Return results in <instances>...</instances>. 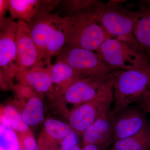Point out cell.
<instances>
[{
	"instance_id": "6da1fadb",
	"label": "cell",
	"mask_w": 150,
	"mask_h": 150,
	"mask_svg": "<svg viewBox=\"0 0 150 150\" xmlns=\"http://www.w3.org/2000/svg\"><path fill=\"white\" fill-rule=\"evenodd\" d=\"M33 38L43 61L51 63L67 44L70 28V17L45 13L38 16L29 24Z\"/></svg>"
},
{
	"instance_id": "7a4b0ae2",
	"label": "cell",
	"mask_w": 150,
	"mask_h": 150,
	"mask_svg": "<svg viewBox=\"0 0 150 150\" xmlns=\"http://www.w3.org/2000/svg\"><path fill=\"white\" fill-rule=\"evenodd\" d=\"M113 91L114 104L110 117L139 103L150 92V64L128 70H115L110 75Z\"/></svg>"
},
{
	"instance_id": "3957f363",
	"label": "cell",
	"mask_w": 150,
	"mask_h": 150,
	"mask_svg": "<svg viewBox=\"0 0 150 150\" xmlns=\"http://www.w3.org/2000/svg\"><path fill=\"white\" fill-rule=\"evenodd\" d=\"M119 2L111 1L104 4L93 1L91 5L98 23L110 35L128 43L141 52L134 34V18L133 11L122 7Z\"/></svg>"
},
{
	"instance_id": "277c9868",
	"label": "cell",
	"mask_w": 150,
	"mask_h": 150,
	"mask_svg": "<svg viewBox=\"0 0 150 150\" xmlns=\"http://www.w3.org/2000/svg\"><path fill=\"white\" fill-rule=\"evenodd\" d=\"M91 4L80 11L69 16L70 28L66 46L96 51L105 41L110 38L96 20Z\"/></svg>"
},
{
	"instance_id": "5b68a950",
	"label": "cell",
	"mask_w": 150,
	"mask_h": 150,
	"mask_svg": "<svg viewBox=\"0 0 150 150\" xmlns=\"http://www.w3.org/2000/svg\"><path fill=\"white\" fill-rule=\"evenodd\" d=\"M113 99V88L110 78L94 98L70 112L67 117L69 125L78 135H83L95 121L110 111Z\"/></svg>"
},
{
	"instance_id": "8992f818",
	"label": "cell",
	"mask_w": 150,
	"mask_h": 150,
	"mask_svg": "<svg viewBox=\"0 0 150 150\" xmlns=\"http://www.w3.org/2000/svg\"><path fill=\"white\" fill-rule=\"evenodd\" d=\"M96 52L113 71L131 70L150 64L142 52L117 38L105 40Z\"/></svg>"
},
{
	"instance_id": "52a82bcc",
	"label": "cell",
	"mask_w": 150,
	"mask_h": 150,
	"mask_svg": "<svg viewBox=\"0 0 150 150\" xmlns=\"http://www.w3.org/2000/svg\"><path fill=\"white\" fill-rule=\"evenodd\" d=\"M56 59L69 65L83 78L108 76L113 71L97 53L79 47L65 46Z\"/></svg>"
},
{
	"instance_id": "ba28073f",
	"label": "cell",
	"mask_w": 150,
	"mask_h": 150,
	"mask_svg": "<svg viewBox=\"0 0 150 150\" xmlns=\"http://www.w3.org/2000/svg\"><path fill=\"white\" fill-rule=\"evenodd\" d=\"M109 79L110 75L82 78L76 81L62 95L55 98L62 108L61 110L64 114L68 105H69V114L75 108L91 100L96 96Z\"/></svg>"
},
{
	"instance_id": "9c48e42d",
	"label": "cell",
	"mask_w": 150,
	"mask_h": 150,
	"mask_svg": "<svg viewBox=\"0 0 150 150\" xmlns=\"http://www.w3.org/2000/svg\"><path fill=\"white\" fill-rule=\"evenodd\" d=\"M17 22L11 19L1 29L0 74L1 82L12 83L19 70L16 38Z\"/></svg>"
},
{
	"instance_id": "30bf717a",
	"label": "cell",
	"mask_w": 150,
	"mask_h": 150,
	"mask_svg": "<svg viewBox=\"0 0 150 150\" xmlns=\"http://www.w3.org/2000/svg\"><path fill=\"white\" fill-rule=\"evenodd\" d=\"M17 22L16 43L19 71L30 69L43 60L33 38L29 25L21 21Z\"/></svg>"
},
{
	"instance_id": "8fae6325",
	"label": "cell",
	"mask_w": 150,
	"mask_h": 150,
	"mask_svg": "<svg viewBox=\"0 0 150 150\" xmlns=\"http://www.w3.org/2000/svg\"><path fill=\"white\" fill-rule=\"evenodd\" d=\"M143 111L129 106L112 116L113 142L137 134L147 124Z\"/></svg>"
},
{
	"instance_id": "7c38bea8",
	"label": "cell",
	"mask_w": 150,
	"mask_h": 150,
	"mask_svg": "<svg viewBox=\"0 0 150 150\" xmlns=\"http://www.w3.org/2000/svg\"><path fill=\"white\" fill-rule=\"evenodd\" d=\"M48 64L41 61L30 69L19 71L15 78L20 83L28 86L39 93L48 94L54 98L56 94Z\"/></svg>"
},
{
	"instance_id": "4fadbf2b",
	"label": "cell",
	"mask_w": 150,
	"mask_h": 150,
	"mask_svg": "<svg viewBox=\"0 0 150 150\" xmlns=\"http://www.w3.org/2000/svg\"><path fill=\"white\" fill-rule=\"evenodd\" d=\"M11 18L21 21L29 24L37 16L51 13L61 2L60 1L8 0Z\"/></svg>"
},
{
	"instance_id": "5bb4252c",
	"label": "cell",
	"mask_w": 150,
	"mask_h": 150,
	"mask_svg": "<svg viewBox=\"0 0 150 150\" xmlns=\"http://www.w3.org/2000/svg\"><path fill=\"white\" fill-rule=\"evenodd\" d=\"M111 110L105 113L89 126L83 134V146L91 144L99 150H106L113 142V123Z\"/></svg>"
},
{
	"instance_id": "9a60e30c",
	"label": "cell",
	"mask_w": 150,
	"mask_h": 150,
	"mask_svg": "<svg viewBox=\"0 0 150 150\" xmlns=\"http://www.w3.org/2000/svg\"><path fill=\"white\" fill-rule=\"evenodd\" d=\"M72 129L69 123L50 118L43 123L38 140L39 150H56Z\"/></svg>"
},
{
	"instance_id": "2e32d148",
	"label": "cell",
	"mask_w": 150,
	"mask_h": 150,
	"mask_svg": "<svg viewBox=\"0 0 150 150\" xmlns=\"http://www.w3.org/2000/svg\"><path fill=\"white\" fill-rule=\"evenodd\" d=\"M133 13L134 37L141 51L150 62V1L143 2Z\"/></svg>"
},
{
	"instance_id": "e0dca14e",
	"label": "cell",
	"mask_w": 150,
	"mask_h": 150,
	"mask_svg": "<svg viewBox=\"0 0 150 150\" xmlns=\"http://www.w3.org/2000/svg\"><path fill=\"white\" fill-rule=\"evenodd\" d=\"M48 68L54 85L55 98L62 95L75 81L84 78L69 65L59 60H56L54 64L48 63Z\"/></svg>"
},
{
	"instance_id": "ac0fdd59",
	"label": "cell",
	"mask_w": 150,
	"mask_h": 150,
	"mask_svg": "<svg viewBox=\"0 0 150 150\" xmlns=\"http://www.w3.org/2000/svg\"><path fill=\"white\" fill-rule=\"evenodd\" d=\"M40 94L38 93L28 99L21 111L23 119L28 126H37L44 119V105Z\"/></svg>"
},
{
	"instance_id": "d6986e66",
	"label": "cell",
	"mask_w": 150,
	"mask_h": 150,
	"mask_svg": "<svg viewBox=\"0 0 150 150\" xmlns=\"http://www.w3.org/2000/svg\"><path fill=\"white\" fill-rule=\"evenodd\" d=\"M147 134L148 123L137 134L114 142L110 150H150Z\"/></svg>"
},
{
	"instance_id": "ffe728a7",
	"label": "cell",
	"mask_w": 150,
	"mask_h": 150,
	"mask_svg": "<svg viewBox=\"0 0 150 150\" xmlns=\"http://www.w3.org/2000/svg\"><path fill=\"white\" fill-rule=\"evenodd\" d=\"M1 111L10 121L15 131L18 133V134H24L30 131L29 126L23 119L21 112L15 106L8 105L1 108Z\"/></svg>"
},
{
	"instance_id": "44dd1931",
	"label": "cell",
	"mask_w": 150,
	"mask_h": 150,
	"mask_svg": "<svg viewBox=\"0 0 150 150\" xmlns=\"http://www.w3.org/2000/svg\"><path fill=\"white\" fill-rule=\"evenodd\" d=\"M1 147L6 150H20L18 136L13 130L0 125Z\"/></svg>"
},
{
	"instance_id": "7402d4cb",
	"label": "cell",
	"mask_w": 150,
	"mask_h": 150,
	"mask_svg": "<svg viewBox=\"0 0 150 150\" xmlns=\"http://www.w3.org/2000/svg\"><path fill=\"white\" fill-rule=\"evenodd\" d=\"M18 135L20 150H39L37 142L31 131Z\"/></svg>"
},
{
	"instance_id": "603a6c76",
	"label": "cell",
	"mask_w": 150,
	"mask_h": 150,
	"mask_svg": "<svg viewBox=\"0 0 150 150\" xmlns=\"http://www.w3.org/2000/svg\"><path fill=\"white\" fill-rule=\"evenodd\" d=\"M11 89L14 91L20 100H24L25 99H29L38 92L35 91L28 86L20 83L13 85Z\"/></svg>"
},
{
	"instance_id": "cb8c5ba5",
	"label": "cell",
	"mask_w": 150,
	"mask_h": 150,
	"mask_svg": "<svg viewBox=\"0 0 150 150\" xmlns=\"http://www.w3.org/2000/svg\"><path fill=\"white\" fill-rule=\"evenodd\" d=\"M93 1H67L64 2L70 16L77 13L87 7L92 3Z\"/></svg>"
},
{
	"instance_id": "d4e9b609",
	"label": "cell",
	"mask_w": 150,
	"mask_h": 150,
	"mask_svg": "<svg viewBox=\"0 0 150 150\" xmlns=\"http://www.w3.org/2000/svg\"><path fill=\"white\" fill-rule=\"evenodd\" d=\"M78 135L72 129L69 134L62 140L58 147L59 148L58 150H71L78 145L79 143Z\"/></svg>"
},
{
	"instance_id": "484cf974",
	"label": "cell",
	"mask_w": 150,
	"mask_h": 150,
	"mask_svg": "<svg viewBox=\"0 0 150 150\" xmlns=\"http://www.w3.org/2000/svg\"><path fill=\"white\" fill-rule=\"evenodd\" d=\"M139 104L140 108L143 112L150 114V92Z\"/></svg>"
},
{
	"instance_id": "4316f807",
	"label": "cell",
	"mask_w": 150,
	"mask_h": 150,
	"mask_svg": "<svg viewBox=\"0 0 150 150\" xmlns=\"http://www.w3.org/2000/svg\"><path fill=\"white\" fill-rule=\"evenodd\" d=\"M0 121H1V125H0L1 126H3V127L6 129L15 131L10 121H9L8 119L7 118L2 111H1Z\"/></svg>"
},
{
	"instance_id": "83f0119b",
	"label": "cell",
	"mask_w": 150,
	"mask_h": 150,
	"mask_svg": "<svg viewBox=\"0 0 150 150\" xmlns=\"http://www.w3.org/2000/svg\"><path fill=\"white\" fill-rule=\"evenodd\" d=\"M7 11H8V0H0V19L5 17Z\"/></svg>"
},
{
	"instance_id": "f1b7e54d",
	"label": "cell",
	"mask_w": 150,
	"mask_h": 150,
	"mask_svg": "<svg viewBox=\"0 0 150 150\" xmlns=\"http://www.w3.org/2000/svg\"><path fill=\"white\" fill-rule=\"evenodd\" d=\"M82 150H99L96 146L94 145L89 144L83 146Z\"/></svg>"
},
{
	"instance_id": "f546056e",
	"label": "cell",
	"mask_w": 150,
	"mask_h": 150,
	"mask_svg": "<svg viewBox=\"0 0 150 150\" xmlns=\"http://www.w3.org/2000/svg\"><path fill=\"white\" fill-rule=\"evenodd\" d=\"M147 143L148 147L150 150V123H148Z\"/></svg>"
},
{
	"instance_id": "4dcf8cb0",
	"label": "cell",
	"mask_w": 150,
	"mask_h": 150,
	"mask_svg": "<svg viewBox=\"0 0 150 150\" xmlns=\"http://www.w3.org/2000/svg\"><path fill=\"white\" fill-rule=\"evenodd\" d=\"M71 150H82V149H81L80 147L79 146V145H78L76 146H75Z\"/></svg>"
}]
</instances>
